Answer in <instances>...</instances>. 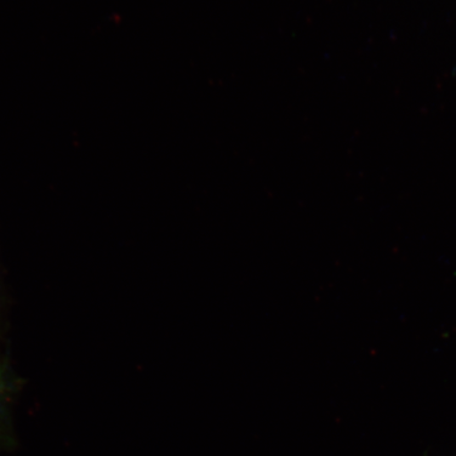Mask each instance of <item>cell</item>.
<instances>
[{"label": "cell", "mask_w": 456, "mask_h": 456, "mask_svg": "<svg viewBox=\"0 0 456 456\" xmlns=\"http://www.w3.org/2000/svg\"><path fill=\"white\" fill-rule=\"evenodd\" d=\"M3 390H4L3 379H2V375H0V396H2Z\"/></svg>", "instance_id": "obj_1"}]
</instances>
